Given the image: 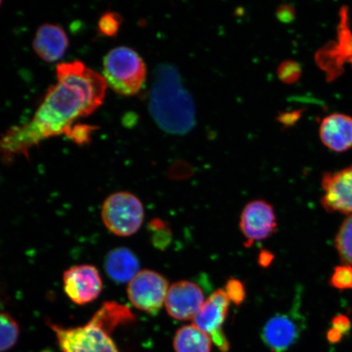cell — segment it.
<instances>
[{"instance_id":"cell-1","label":"cell","mask_w":352,"mask_h":352,"mask_svg":"<svg viewBox=\"0 0 352 352\" xmlns=\"http://www.w3.org/2000/svg\"><path fill=\"white\" fill-rule=\"evenodd\" d=\"M57 82L25 124L13 126L0 136V160L8 164L30 152L43 140L65 135L74 122L89 116L107 94V82L101 74L79 60L60 63L56 69Z\"/></svg>"},{"instance_id":"cell-2","label":"cell","mask_w":352,"mask_h":352,"mask_svg":"<svg viewBox=\"0 0 352 352\" xmlns=\"http://www.w3.org/2000/svg\"><path fill=\"white\" fill-rule=\"evenodd\" d=\"M157 124L168 133L184 135L195 126V105L175 66H158L149 100Z\"/></svg>"},{"instance_id":"cell-3","label":"cell","mask_w":352,"mask_h":352,"mask_svg":"<svg viewBox=\"0 0 352 352\" xmlns=\"http://www.w3.org/2000/svg\"><path fill=\"white\" fill-rule=\"evenodd\" d=\"M103 77L116 94L132 96L142 89L147 67L138 52L126 46L113 48L103 61Z\"/></svg>"},{"instance_id":"cell-4","label":"cell","mask_w":352,"mask_h":352,"mask_svg":"<svg viewBox=\"0 0 352 352\" xmlns=\"http://www.w3.org/2000/svg\"><path fill=\"white\" fill-rule=\"evenodd\" d=\"M101 218L107 230L118 236H130L142 226L144 210L139 198L129 192H117L104 200Z\"/></svg>"},{"instance_id":"cell-5","label":"cell","mask_w":352,"mask_h":352,"mask_svg":"<svg viewBox=\"0 0 352 352\" xmlns=\"http://www.w3.org/2000/svg\"><path fill=\"white\" fill-rule=\"evenodd\" d=\"M301 292H298L288 311L272 316L264 324L261 340L272 352L288 351L305 331L306 319L301 312Z\"/></svg>"},{"instance_id":"cell-6","label":"cell","mask_w":352,"mask_h":352,"mask_svg":"<svg viewBox=\"0 0 352 352\" xmlns=\"http://www.w3.org/2000/svg\"><path fill=\"white\" fill-rule=\"evenodd\" d=\"M63 352H120L111 336L91 320L82 327L65 328L48 322Z\"/></svg>"},{"instance_id":"cell-7","label":"cell","mask_w":352,"mask_h":352,"mask_svg":"<svg viewBox=\"0 0 352 352\" xmlns=\"http://www.w3.org/2000/svg\"><path fill=\"white\" fill-rule=\"evenodd\" d=\"M169 284L165 277L152 270L140 271L129 285L131 305L148 314L156 315L165 305Z\"/></svg>"},{"instance_id":"cell-8","label":"cell","mask_w":352,"mask_h":352,"mask_svg":"<svg viewBox=\"0 0 352 352\" xmlns=\"http://www.w3.org/2000/svg\"><path fill=\"white\" fill-rule=\"evenodd\" d=\"M230 302L226 290L218 289L206 299L193 318V324L208 333L211 340L223 352L230 350V343L223 333V325L227 318Z\"/></svg>"},{"instance_id":"cell-9","label":"cell","mask_w":352,"mask_h":352,"mask_svg":"<svg viewBox=\"0 0 352 352\" xmlns=\"http://www.w3.org/2000/svg\"><path fill=\"white\" fill-rule=\"evenodd\" d=\"M63 288L70 300L78 305H85L100 296L103 283L98 268L82 264L64 272Z\"/></svg>"},{"instance_id":"cell-10","label":"cell","mask_w":352,"mask_h":352,"mask_svg":"<svg viewBox=\"0 0 352 352\" xmlns=\"http://www.w3.org/2000/svg\"><path fill=\"white\" fill-rule=\"evenodd\" d=\"M321 205L329 212L352 214V165L337 173H327L321 180Z\"/></svg>"},{"instance_id":"cell-11","label":"cell","mask_w":352,"mask_h":352,"mask_svg":"<svg viewBox=\"0 0 352 352\" xmlns=\"http://www.w3.org/2000/svg\"><path fill=\"white\" fill-rule=\"evenodd\" d=\"M205 301L199 285L192 281L180 280L170 286L165 306L171 318L188 320L195 318Z\"/></svg>"},{"instance_id":"cell-12","label":"cell","mask_w":352,"mask_h":352,"mask_svg":"<svg viewBox=\"0 0 352 352\" xmlns=\"http://www.w3.org/2000/svg\"><path fill=\"white\" fill-rule=\"evenodd\" d=\"M276 226L274 209L265 201H250L242 210L240 228L250 243L267 239L274 234Z\"/></svg>"},{"instance_id":"cell-13","label":"cell","mask_w":352,"mask_h":352,"mask_svg":"<svg viewBox=\"0 0 352 352\" xmlns=\"http://www.w3.org/2000/svg\"><path fill=\"white\" fill-rule=\"evenodd\" d=\"M341 23L338 28L337 43L333 47L324 48L316 56L318 65L327 70L329 76L336 78L340 76L342 63H352V34L347 25V12L345 8L341 12Z\"/></svg>"},{"instance_id":"cell-14","label":"cell","mask_w":352,"mask_h":352,"mask_svg":"<svg viewBox=\"0 0 352 352\" xmlns=\"http://www.w3.org/2000/svg\"><path fill=\"white\" fill-rule=\"evenodd\" d=\"M69 38L60 25L44 23L35 33L33 50L46 63H55L65 56L69 47Z\"/></svg>"},{"instance_id":"cell-15","label":"cell","mask_w":352,"mask_h":352,"mask_svg":"<svg viewBox=\"0 0 352 352\" xmlns=\"http://www.w3.org/2000/svg\"><path fill=\"white\" fill-rule=\"evenodd\" d=\"M320 138L329 151H349L352 148V118L340 113L324 118L320 125Z\"/></svg>"},{"instance_id":"cell-16","label":"cell","mask_w":352,"mask_h":352,"mask_svg":"<svg viewBox=\"0 0 352 352\" xmlns=\"http://www.w3.org/2000/svg\"><path fill=\"white\" fill-rule=\"evenodd\" d=\"M104 268L109 278L116 283H129L140 272V262L131 250L116 248L105 257Z\"/></svg>"},{"instance_id":"cell-17","label":"cell","mask_w":352,"mask_h":352,"mask_svg":"<svg viewBox=\"0 0 352 352\" xmlns=\"http://www.w3.org/2000/svg\"><path fill=\"white\" fill-rule=\"evenodd\" d=\"M90 320L111 336L120 325L133 322L135 316L126 306L116 302H105Z\"/></svg>"},{"instance_id":"cell-18","label":"cell","mask_w":352,"mask_h":352,"mask_svg":"<svg viewBox=\"0 0 352 352\" xmlns=\"http://www.w3.org/2000/svg\"><path fill=\"white\" fill-rule=\"evenodd\" d=\"M174 347L176 352H210L212 340L195 324L186 325L176 332Z\"/></svg>"},{"instance_id":"cell-19","label":"cell","mask_w":352,"mask_h":352,"mask_svg":"<svg viewBox=\"0 0 352 352\" xmlns=\"http://www.w3.org/2000/svg\"><path fill=\"white\" fill-rule=\"evenodd\" d=\"M20 327L6 312L0 311V352L10 351L19 340Z\"/></svg>"},{"instance_id":"cell-20","label":"cell","mask_w":352,"mask_h":352,"mask_svg":"<svg viewBox=\"0 0 352 352\" xmlns=\"http://www.w3.org/2000/svg\"><path fill=\"white\" fill-rule=\"evenodd\" d=\"M336 246L342 263L352 267V214L342 223L336 236Z\"/></svg>"},{"instance_id":"cell-21","label":"cell","mask_w":352,"mask_h":352,"mask_svg":"<svg viewBox=\"0 0 352 352\" xmlns=\"http://www.w3.org/2000/svg\"><path fill=\"white\" fill-rule=\"evenodd\" d=\"M122 23V16L118 12H104L98 21L99 32L105 36L113 37L120 32Z\"/></svg>"},{"instance_id":"cell-22","label":"cell","mask_w":352,"mask_h":352,"mask_svg":"<svg viewBox=\"0 0 352 352\" xmlns=\"http://www.w3.org/2000/svg\"><path fill=\"white\" fill-rule=\"evenodd\" d=\"M301 74V66L294 60H285L277 68V76L285 85L296 83L300 78Z\"/></svg>"},{"instance_id":"cell-23","label":"cell","mask_w":352,"mask_h":352,"mask_svg":"<svg viewBox=\"0 0 352 352\" xmlns=\"http://www.w3.org/2000/svg\"><path fill=\"white\" fill-rule=\"evenodd\" d=\"M330 284L334 288L349 289L352 288V267L343 264L334 270L330 279Z\"/></svg>"},{"instance_id":"cell-24","label":"cell","mask_w":352,"mask_h":352,"mask_svg":"<svg viewBox=\"0 0 352 352\" xmlns=\"http://www.w3.org/2000/svg\"><path fill=\"white\" fill-rule=\"evenodd\" d=\"M96 129L98 127L94 129V126L85 124L74 125L65 136L78 144L89 143L91 132Z\"/></svg>"},{"instance_id":"cell-25","label":"cell","mask_w":352,"mask_h":352,"mask_svg":"<svg viewBox=\"0 0 352 352\" xmlns=\"http://www.w3.org/2000/svg\"><path fill=\"white\" fill-rule=\"evenodd\" d=\"M224 290H226L230 301L235 302L236 305H240V303L243 302L245 292L244 286L240 280L236 279L228 280Z\"/></svg>"},{"instance_id":"cell-26","label":"cell","mask_w":352,"mask_h":352,"mask_svg":"<svg viewBox=\"0 0 352 352\" xmlns=\"http://www.w3.org/2000/svg\"><path fill=\"white\" fill-rule=\"evenodd\" d=\"M333 329L329 332V340L336 342L340 340L342 333H344L350 328L349 319L345 316H338L333 321Z\"/></svg>"},{"instance_id":"cell-27","label":"cell","mask_w":352,"mask_h":352,"mask_svg":"<svg viewBox=\"0 0 352 352\" xmlns=\"http://www.w3.org/2000/svg\"><path fill=\"white\" fill-rule=\"evenodd\" d=\"M276 15L277 19L284 23H289L294 19L296 16V11L294 8L289 6V4H283L278 8H277Z\"/></svg>"},{"instance_id":"cell-28","label":"cell","mask_w":352,"mask_h":352,"mask_svg":"<svg viewBox=\"0 0 352 352\" xmlns=\"http://www.w3.org/2000/svg\"><path fill=\"white\" fill-rule=\"evenodd\" d=\"M300 117L301 113L298 110V111L280 113L277 120H278L281 124L289 126L294 124Z\"/></svg>"},{"instance_id":"cell-29","label":"cell","mask_w":352,"mask_h":352,"mask_svg":"<svg viewBox=\"0 0 352 352\" xmlns=\"http://www.w3.org/2000/svg\"><path fill=\"white\" fill-rule=\"evenodd\" d=\"M0 6H1V1H0Z\"/></svg>"}]
</instances>
